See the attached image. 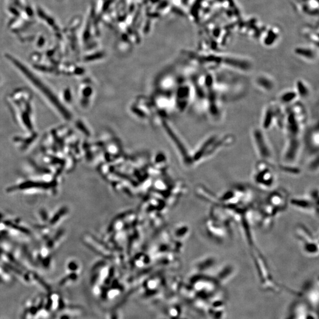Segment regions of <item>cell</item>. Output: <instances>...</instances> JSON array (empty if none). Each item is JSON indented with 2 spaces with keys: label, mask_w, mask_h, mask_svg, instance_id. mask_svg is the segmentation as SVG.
Masks as SVG:
<instances>
[{
  "label": "cell",
  "mask_w": 319,
  "mask_h": 319,
  "mask_svg": "<svg viewBox=\"0 0 319 319\" xmlns=\"http://www.w3.org/2000/svg\"><path fill=\"white\" fill-rule=\"evenodd\" d=\"M298 98V96L295 89H287L279 94L277 102L281 106H289L296 103Z\"/></svg>",
  "instance_id": "cell-6"
},
{
  "label": "cell",
  "mask_w": 319,
  "mask_h": 319,
  "mask_svg": "<svg viewBox=\"0 0 319 319\" xmlns=\"http://www.w3.org/2000/svg\"><path fill=\"white\" fill-rule=\"evenodd\" d=\"M254 145L258 156L262 160L270 161L273 158L272 147L261 127H255L251 132Z\"/></svg>",
  "instance_id": "cell-2"
},
{
  "label": "cell",
  "mask_w": 319,
  "mask_h": 319,
  "mask_svg": "<svg viewBox=\"0 0 319 319\" xmlns=\"http://www.w3.org/2000/svg\"><path fill=\"white\" fill-rule=\"evenodd\" d=\"M284 111L277 101L271 102L264 109L262 117L261 128L263 130H269L274 125L280 124L283 120ZM280 124V125H281Z\"/></svg>",
  "instance_id": "cell-3"
},
{
  "label": "cell",
  "mask_w": 319,
  "mask_h": 319,
  "mask_svg": "<svg viewBox=\"0 0 319 319\" xmlns=\"http://www.w3.org/2000/svg\"><path fill=\"white\" fill-rule=\"evenodd\" d=\"M254 84L257 88L265 92L274 91L276 87V82L272 76L261 74L255 78Z\"/></svg>",
  "instance_id": "cell-4"
},
{
  "label": "cell",
  "mask_w": 319,
  "mask_h": 319,
  "mask_svg": "<svg viewBox=\"0 0 319 319\" xmlns=\"http://www.w3.org/2000/svg\"><path fill=\"white\" fill-rule=\"evenodd\" d=\"M254 179L256 184L262 188H272L276 182V176L271 163L262 160L257 163L254 174Z\"/></svg>",
  "instance_id": "cell-1"
},
{
  "label": "cell",
  "mask_w": 319,
  "mask_h": 319,
  "mask_svg": "<svg viewBox=\"0 0 319 319\" xmlns=\"http://www.w3.org/2000/svg\"><path fill=\"white\" fill-rule=\"evenodd\" d=\"M307 148L315 151V149L318 150L319 148V128L318 123L316 124V126H313L306 135V140Z\"/></svg>",
  "instance_id": "cell-5"
},
{
  "label": "cell",
  "mask_w": 319,
  "mask_h": 319,
  "mask_svg": "<svg viewBox=\"0 0 319 319\" xmlns=\"http://www.w3.org/2000/svg\"><path fill=\"white\" fill-rule=\"evenodd\" d=\"M306 169L311 173H316L318 171L319 169V154L318 153L312 155L306 163Z\"/></svg>",
  "instance_id": "cell-8"
},
{
  "label": "cell",
  "mask_w": 319,
  "mask_h": 319,
  "mask_svg": "<svg viewBox=\"0 0 319 319\" xmlns=\"http://www.w3.org/2000/svg\"><path fill=\"white\" fill-rule=\"evenodd\" d=\"M295 89L298 97L301 98H309L311 95V88L309 84L304 80H299L296 81Z\"/></svg>",
  "instance_id": "cell-7"
}]
</instances>
